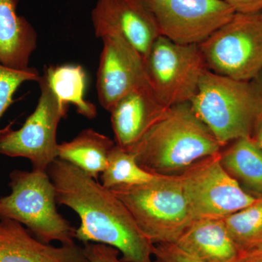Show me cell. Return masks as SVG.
Masks as SVG:
<instances>
[{"instance_id": "23", "label": "cell", "mask_w": 262, "mask_h": 262, "mask_svg": "<svg viewBox=\"0 0 262 262\" xmlns=\"http://www.w3.org/2000/svg\"><path fill=\"white\" fill-rule=\"evenodd\" d=\"M83 249L90 262H123L119 257L118 250L107 245L85 243Z\"/></svg>"}, {"instance_id": "6", "label": "cell", "mask_w": 262, "mask_h": 262, "mask_svg": "<svg viewBox=\"0 0 262 262\" xmlns=\"http://www.w3.org/2000/svg\"><path fill=\"white\" fill-rule=\"evenodd\" d=\"M198 46L212 72L234 80L256 78L262 72V11L235 13Z\"/></svg>"}, {"instance_id": "12", "label": "cell", "mask_w": 262, "mask_h": 262, "mask_svg": "<svg viewBox=\"0 0 262 262\" xmlns=\"http://www.w3.org/2000/svg\"><path fill=\"white\" fill-rule=\"evenodd\" d=\"M96 37L119 34L137 50L144 61L160 34L146 0H97L91 12Z\"/></svg>"}, {"instance_id": "2", "label": "cell", "mask_w": 262, "mask_h": 262, "mask_svg": "<svg viewBox=\"0 0 262 262\" xmlns=\"http://www.w3.org/2000/svg\"><path fill=\"white\" fill-rule=\"evenodd\" d=\"M222 146L190 102L170 106L127 151L155 175H179L198 160L219 154Z\"/></svg>"}, {"instance_id": "9", "label": "cell", "mask_w": 262, "mask_h": 262, "mask_svg": "<svg viewBox=\"0 0 262 262\" xmlns=\"http://www.w3.org/2000/svg\"><path fill=\"white\" fill-rule=\"evenodd\" d=\"M40 96L35 110L18 130L11 125L0 134V155L28 159L32 170L47 172L58 158L57 130L67 112L60 106L56 96L42 76L39 81Z\"/></svg>"}, {"instance_id": "25", "label": "cell", "mask_w": 262, "mask_h": 262, "mask_svg": "<svg viewBox=\"0 0 262 262\" xmlns=\"http://www.w3.org/2000/svg\"><path fill=\"white\" fill-rule=\"evenodd\" d=\"M239 13H254L262 11V0H224Z\"/></svg>"}, {"instance_id": "11", "label": "cell", "mask_w": 262, "mask_h": 262, "mask_svg": "<svg viewBox=\"0 0 262 262\" xmlns=\"http://www.w3.org/2000/svg\"><path fill=\"white\" fill-rule=\"evenodd\" d=\"M101 39L96 89L100 104L110 112L124 96L149 83L144 58L125 38L111 34Z\"/></svg>"}, {"instance_id": "21", "label": "cell", "mask_w": 262, "mask_h": 262, "mask_svg": "<svg viewBox=\"0 0 262 262\" xmlns=\"http://www.w3.org/2000/svg\"><path fill=\"white\" fill-rule=\"evenodd\" d=\"M157 176L141 168L130 151L115 144L108 155L106 168L101 174V183L106 189H111L121 186L146 184Z\"/></svg>"}, {"instance_id": "13", "label": "cell", "mask_w": 262, "mask_h": 262, "mask_svg": "<svg viewBox=\"0 0 262 262\" xmlns=\"http://www.w3.org/2000/svg\"><path fill=\"white\" fill-rule=\"evenodd\" d=\"M168 110L155 96L149 84L124 96L110 110L116 145L130 149Z\"/></svg>"}, {"instance_id": "1", "label": "cell", "mask_w": 262, "mask_h": 262, "mask_svg": "<svg viewBox=\"0 0 262 262\" xmlns=\"http://www.w3.org/2000/svg\"><path fill=\"white\" fill-rule=\"evenodd\" d=\"M47 173L56 189L57 203L80 217L76 239L83 244L96 243L116 248L123 262L153 261L154 245L110 189L59 158L51 163Z\"/></svg>"}, {"instance_id": "27", "label": "cell", "mask_w": 262, "mask_h": 262, "mask_svg": "<svg viewBox=\"0 0 262 262\" xmlns=\"http://www.w3.org/2000/svg\"><path fill=\"white\" fill-rule=\"evenodd\" d=\"M251 138L262 151V115L256 122Z\"/></svg>"}, {"instance_id": "8", "label": "cell", "mask_w": 262, "mask_h": 262, "mask_svg": "<svg viewBox=\"0 0 262 262\" xmlns=\"http://www.w3.org/2000/svg\"><path fill=\"white\" fill-rule=\"evenodd\" d=\"M179 175L193 221L224 219L257 200L227 173L220 152L198 160Z\"/></svg>"}, {"instance_id": "3", "label": "cell", "mask_w": 262, "mask_h": 262, "mask_svg": "<svg viewBox=\"0 0 262 262\" xmlns=\"http://www.w3.org/2000/svg\"><path fill=\"white\" fill-rule=\"evenodd\" d=\"M190 103L223 147L241 138L251 137L262 115V72L253 80L243 81L208 69Z\"/></svg>"}, {"instance_id": "15", "label": "cell", "mask_w": 262, "mask_h": 262, "mask_svg": "<svg viewBox=\"0 0 262 262\" xmlns=\"http://www.w3.org/2000/svg\"><path fill=\"white\" fill-rule=\"evenodd\" d=\"M175 245L201 262H237L241 256L223 219L194 221Z\"/></svg>"}, {"instance_id": "16", "label": "cell", "mask_w": 262, "mask_h": 262, "mask_svg": "<svg viewBox=\"0 0 262 262\" xmlns=\"http://www.w3.org/2000/svg\"><path fill=\"white\" fill-rule=\"evenodd\" d=\"M19 0H0V64L16 70L30 68L37 45L35 29L17 13Z\"/></svg>"}, {"instance_id": "26", "label": "cell", "mask_w": 262, "mask_h": 262, "mask_svg": "<svg viewBox=\"0 0 262 262\" xmlns=\"http://www.w3.org/2000/svg\"><path fill=\"white\" fill-rule=\"evenodd\" d=\"M237 262H262V249L241 253Z\"/></svg>"}, {"instance_id": "22", "label": "cell", "mask_w": 262, "mask_h": 262, "mask_svg": "<svg viewBox=\"0 0 262 262\" xmlns=\"http://www.w3.org/2000/svg\"><path fill=\"white\" fill-rule=\"evenodd\" d=\"M42 76L35 68L16 70L0 64V118L14 102L13 96L22 84L29 81L39 82ZM3 129L0 130V134Z\"/></svg>"}, {"instance_id": "10", "label": "cell", "mask_w": 262, "mask_h": 262, "mask_svg": "<svg viewBox=\"0 0 262 262\" xmlns=\"http://www.w3.org/2000/svg\"><path fill=\"white\" fill-rule=\"evenodd\" d=\"M146 1L161 35L180 44H201L235 14L224 0Z\"/></svg>"}, {"instance_id": "7", "label": "cell", "mask_w": 262, "mask_h": 262, "mask_svg": "<svg viewBox=\"0 0 262 262\" xmlns=\"http://www.w3.org/2000/svg\"><path fill=\"white\" fill-rule=\"evenodd\" d=\"M150 87L166 107L190 102L207 70L198 45L180 44L160 36L145 58Z\"/></svg>"}, {"instance_id": "4", "label": "cell", "mask_w": 262, "mask_h": 262, "mask_svg": "<svg viewBox=\"0 0 262 262\" xmlns=\"http://www.w3.org/2000/svg\"><path fill=\"white\" fill-rule=\"evenodd\" d=\"M125 205L152 245L175 244L193 221L180 175H158L151 182L110 189Z\"/></svg>"}, {"instance_id": "17", "label": "cell", "mask_w": 262, "mask_h": 262, "mask_svg": "<svg viewBox=\"0 0 262 262\" xmlns=\"http://www.w3.org/2000/svg\"><path fill=\"white\" fill-rule=\"evenodd\" d=\"M115 141L92 128L81 131L75 139L58 146V158L75 165L98 180L107 165Z\"/></svg>"}, {"instance_id": "19", "label": "cell", "mask_w": 262, "mask_h": 262, "mask_svg": "<svg viewBox=\"0 0 262 262\" xmlns=\"http://www.w3.org/2000/svg\"><path fill=\"white\" fill-rule=\"evenodd\" d=\"M43 77L63 110L67 112L69 105L72 104L77 113L86 118L96 117V106L84 98L87 75L82 66H50L45 70Z\"/></svg>"}, {"instance_id": "20", "label": "cell", "mask_w": 262, "mask_h": 262, "mask_svg": "<svg viewBox=\"0 0 262 262\" xmlns=\"http://www.w3.org/2000/svg\"><path fill=\"white\" fill-rule=\"evenodd\" d=\"M223 220L241 253L262 249V199Z\"/></svg>"}, {"instance_id": "28", "label": "cell", "mask_w": 262, "mask_h": 262, "mask_svg": "<svg viewBox=\"0 0 262 262\" xmlns=\"http://www.w3.org/2000/svg\"><path fill=\"white\" fill-rule=\"evenodd\" d=\"M152 262H162L159 261V260L156 259V261H153Z\"/></svg>"}, {"instance_id": "24", "label": "cell", "mask_w": 262, "mask_h": 262, "mask_svg": "<svg viewBox=\"0 0 262 262\" xmlns=\"http://www.w3.org/2000/svg\"><path fill=\"white\" fill-rule=\"evenodd\" d=\"M153 256L162 262H201L183 251L175 244L155 245Z\"/></svg>"}, {"instance_id": "14", "label": "cell", "mask_w": 262, "mask_h": 262, "mask_svg": "<svg viewBox=\"0 0 262 262\" xmlns=\"http://www.w3.org/2000/svg\"><path fill=\"white\" fill-rule=\"evenodd\" d=\"M0 262H90L76 244L53 246L33 237L21 224L0 219Z\"/></svg>"}, {"instance_id": "18", "label": "cell", "mask_w": 262, "mask_h": 262, "mask_svg": "<svg viewBox=\"0 0 262 262\" xmlns=\"http://www.w3.org/2000/svg\"><path fill=\"white\" fill-rule=\"evenodd\" d=\"M232 142L220 151L222 167L246 192L262 199V151L251 137Z\"/></svg>"}, {"instance_id": "5", "label": "cell", "mask_w": 262, "mask_h": 262, "mask_svg": "<svg viewBox=\"0 0 262 262\" xmlns=\"http://www.w3.org/2000/svg\"><path fill=\"white\" fill-rule=\"evenodd\" d=\"M9 195L0 198V219L15 221L45 244H75L76 229L58 213L56 189L47 172L15 170Z\"/></svg>"}]
</instances>
